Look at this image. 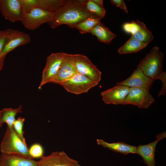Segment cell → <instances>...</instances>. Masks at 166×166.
<instances>
[{"instance_id":"cell-3","label":"cell","mask_w":166,"mask_h":166,"mask_svg":"<svg viewBox=\"0 0 166 166\" xmlns=\"http://www.w3.org/2000/svg\"><path fill=\"white\" fill-rule=\"evenodd\" d=\"M0 147L2 153L15 154L32 158L30 155L26 143L17 134L13 127L7 126Z\"/></svg>"},{"instance_id":"cell-30","label":"cell","mask_w":166,"mask_h":166,"mask_svg":"<svg viewBox=\"0 0 166 166\" xmlns=\"http://www.w3.org/2000/svg\"><path fill=\"white\" fill-rule=\"evenodd\" d=\"M6 56H4L0 57V72L3 67Z\"/></svg>"},{"instance_id":"cell-24","label":"cell","mask_w":166,"mask_h":166,"mask_svg":"<svg viewBox=\"0 0 166 166\" xmlns=\"http://www.w3.org/2000/svg\"><path fill=\"white\" fill-rule=\"evenodd\" d=\"M85 7L90 13L101 19L104 18L106 10L104 8L97 5L93 0H87L85 4Z\"/></svg>"},{"instance_id":"cell-17","label":"cell","mask_w":166,"mask_h":166,"mask_svg":"<svg viewBox=\"0 0 166 166\" xmlns=\"http://www.w3.org/2000/svg\"><path fill=\"white\" fill-rule=\"evenodd\" d=\"M0 166H38V161L17 154L1 153Z\"/></svg>"},{"instance_id":"cell-28","label":"cell","mask_w":166,"mask_h":166,"mask_svg":"<svg viewBox=\"0 0 166 166\" xmlns=\"http://www.w3.org/2000/svg\"><path fill=\"white\" fill-rule=\"evenodd\" d=\"M7 31L6 30H0V53L5 45Z\"/></svg>"},{"instance_id":"cell-8","label":"cell","mask_w":166,"mask_h":166,"mask_svg":"<svg viewBox=\"0 0 166 166\" xmlns=\"http://www.w3.org/2000/svg\"><path fill=\"white\" fill-rule=\"evenodd\" d=\"M155 101L149 90L141 87H131L123 105H132L139 108L147 109Z\"/></svg>"},{"instance_id":"cell-22","label":"cell","mask_w":166,"mask_h":166,"mask_svg":"<svg viewBox=\"0 0 166 166\" xmlns=\"http://www.w3.org/2000/svg\"><path fill=\"white\" fill-rule=\"evenodd\" d=\"M136 22L139 26V30L131 36L142 42L148 44L153 39L152 33L143 22L139 20H136Z\"/></svg>"},{"instance_id":"cell-12","label":"cell","mask_w":166,"mask_h":166,"mask_svg":"<svg viewBox=\"0 0 166 166\" xmlns=\"http://www.w3.org/2000/svg\"><path fill=\"white\" fill-rule=\"evenodd\" d=\"M24 9L37 7L54 13L65 6L72 0H20Z\"/></svg>"},{"instance_id":"cell-31","label":"cell","mask_w":166,"mask_h":166,"mask_svg":"<svg viewBox=\"0 0 166 166\" xmlns=\"http://www.w3.org/2000/svg\"><path fill=\"white\" fill-rule=\"evenodd\" d=\"M93 1L99 6L104 7L103 0H93Z\"/></svg>"},{"instance_id":"cell-20","label":"cell","mask_w":166,"mask_h":166,"mask_svg":"<svg viewBox=\"0 0 166 166\" xmlns=\"http://www.w3.org/2000/svg\"><path fill=\"white\" fill-rule=\"evenodd\" d=\"M148 44L131 36L128 41L117 50L120 54L134 53L146 47Z\"/></svg>"},{"instance_id":"cell-18","label":"cell","mask_w":166,"mask_h":166,"mask_svg":"<svg viewBox=\"0 0 166 166\" xmlns=\"http://www.w3.org/2000/svg\"><path fill=\"white\" fill-rule=\"evenodd\" d=\"M97 144L103 147L117 152L127 155L129 153H136V147L123 142L109 143L102 139H97Z\"/></svg>"},{"instance_id":"cell-6","label":"cell","mask_w":166,"mask_h":166,"mask_svg":"<svg viewBox=\"0 0 166 166\" xmlns=\"http://www.w3.org/2000/svg\"><path fill=\"white\" fill-rule=\"evenodd\" d=\"M98 84L99 83L93 81L88 77L77 73L60 85L68 92L80 94L87 93Z\"/></svg>"},{"instance_id":"cell-27","label":"cell","mask_w":166,"mask_h":166,"mask_svg":"<svg viewBox=\"0 0 166 166\" xmlns=\"http://www.w3.org/2000/svg\"><path fill=\"white\" fill-rule=\"evenodd\" d=\"M123 28L125 32L131 34L132 35L137 32L139 26L136 21H132L130 22L124 23L123 25Z\"/></svg>"},{"instance_id":"cell-10","label":"cell","mask_w":166,"mask_h":166,"mask_svg":"<svg viewBox=\"0 0 166 166\" xmlns=\"http://www.w3.org/2000/svg\"><path fill=\"white\" fill-rule=\"evenodd\" d=\"M0 11L5 18L11 22L22 20L23 9L20 0H0Z\"/></svg>"},{"instance_id":"cell-25","label":"cell","mask_w":166,"mask_h":166,"mask_svg":"<svg viewBox=\"0 0 166 166\" xmlns=\"http://www.w3.org/2000/svg\"><path fill=\"white\" fill-rule=\"evenodd\" d=\"M25 121L24 118L19 117L15 119L14 121L13 127L17 134L21 138L22 140L26 143L25 138L24 136V132L23 130V128L24 122Z\"/></svg>"},{"instance_id":"cell-29","label":"cell","mask_w":166,"mask_h":166,"mask_svg":"<svg viewBox=\"0 0 166 166\" xmlns=\"http://www.w3.org/2000/svg\"><path fill=\"white\" fill-rule=\"evenodd\" d=\"M110 2L112 4L115 5L116 7H118L124 10L125 13H128L127 8L124 0H111Z\"/></svg>"},{"instance_id":"cell-32","label":"cell","mask_w":166,"mask_h":166,"mask_svg":"<svg viewBox=\"0 0 166 166\" xmlns=\"http://www.w3.org/2000/svg\"><path fill=\"white\" fill-rule=\"evenodd\" d=\"M3 124L0 122V128L2 126Z\"/></svg>"},{"instance_id":"cell-23","label":"cell","mask_w":166,"mask_h":166,"mask_svg":"<svg viewBox=\"0 0 166 166\" xmlns=\"http://www.w3.org/2000/svg\"><path fill=\"white\" fill-rule=\"evenodd\" d=\"M100 20L96 17H89L77 24L74 28L77 29L81 34L90 33L92 29L101 22Z\"/></svg>"},{"instance_id":"cell-9","label":"cell","mask_w":166,"mask_h":166,"mask_svg":"<svg viewBox=\"0 0 166 166\" xmlns=\"http://www.w3.org/2000/svg\"><path fill=\"white\" fill-rule=\"evenodd\" d=\"M5 45L1 53L0 57L6 55L20 46L29 43L31 41L30 35L22 32L11 29H7Z\"/></svg>"},{"instance_id":"cell-4","label":"cell","mask_w":166,"mask_h":166,"mask_svg":"<svg viewBox=\"0 0 166 166\" xmlns=\"http://www.w3.org/2000/svg\"><path fill=\"white\" fill-rule=\"evenodd\" d=\"M53 14L37 7L26 9L23 10V19L21 22L26 28L34 30L42 24L47 23L51 19Z\"/></svg>"},{"instance_id":"cell-19","label":"cell","mask_w":166,"mask_h":166,"mask_svg":"<svg viewBox=\"0 0 166 166\" xmlns=\"http://www.w3.org/2000/svg\"><path fill=\"white\" fill-rule=\"evenodd\" d=\"M90 33L95 36L101 42L107 44H109L116 37V34L101 22L92 28Z\"/></svg>"},{"instance_id":"cell-2","label":"cell","mask_w":166,"mask_h":166,"mask_svg":"<svg viewBox=\"0 0 166 166\" xmlns=\"http://www.w3.org/2000/svg\"><path fill=\"white\" fill-rule=\"evenodd\" d=\"M164 59L163 53L158 46H155L140 61L137 68L154 81L158 79L162 81L166 80V72L162 70Z\"/></svg>"},{"instance_id":"cell-13","label":"cell","mask_w":166,"mask_h":166,"mask_svg":"<svg viewBox=\"0 0 166 166\" xmlns=\"http://www.w3.org/2000/svg\"><path fill=\"white\" fill-rule=\"evenodd\" d=\"M130 89L128 86L116 85L101 93L102 100L107 104L123 105Z\"/></svg>"},{"instance_id":"cell-21","label":"cell","mask_w":166,"mask_h":166,"mask_svg":"<svg viewBox=\"0 0 166 166\" xmlns=\"http://www.w3.org/2000/svg\"><path fill=\"white\" fill-rule=\"evenodd\" d=\"M22 112L21 105L16 109L4 108L0 111V122L6 123L8 127H13L15 116L18 113Z\"/></svg>"},{"instance_id":"cell-14","label":"cell","mask_w":166,"mask_h":166,"mask_svg":"<svg viewBox=\"0 0 166 166\" xmlns=\"http://www.w3.org/2000/svg\"><path fill=\"white\" fill-rule=\"evenodd\" d=\"M166 132L158 134L154 141L144 145L136 147V153L142 157L144 162L148 166H156L155 156V149L158 142L166 137Z\"/></svg>"},{"instance_id":"cell-11","label":"cell","mask_w":166,"mask_h":166,"mask_svg":"<svg viewBox=\"0 0 166 166\" xmlns=\"http://www.w3.org/2000/svg\"><path fill=\"white\" fill-rule=\"evenodd\" d=\"M38 166H81L78 161L63 151L55 152L43 156L38 161Z\"/></svg>"},{"instance_id":"cell-7","label":"cell","mask_w":166,"mask_h":166,"mask_svg":"<svg viewBox=\"0 0 166 166\" xmlns=\"http://www.w3.org/2000/svg\"><path fill=\"white\" fill-rule=\"evenodd\" d=\"M65 53L62 52L53 53L47 57L46 65L43 71L39 89L47 83H51L62 65Z\"/></svg>"},{"instance_id":"cell-26","label":"cell","mask_w":166,"mask_h":166,"mask_svg":"<svg viewBox=\"0 0 166 166\" xmlns=\"http://www.w3.org/2000/svg\"><path fill=\"white\" fill-rule=\"evenodd\" d=\"M29 153L32 158H40L43 156V149L39 144H35L32 145L29 148Z\"/></svg>"},{"instance_id":"cell-1","label":"cell","mask_w":166,"mask_h":166,"mask_svg":"<svg viewBox=\"0 0 166 166\" xmlns=\"http://www.w3.org/2000/svg\"><path fill=\"white\" fill-rule=\"evenodd\" d=\"M87 0H72L67 5L53 13L47 23L53 29L62 24L74 28L76 25L87 18L95 17L86 9L85 4Z\"/></svg>"},{"instance_id":"cell-5","label":"cell","mask_w":166,"mask_h":166,"mask_svg":"<svg viewBox=\"0 0 166 166\" xmlns=\"http://www.w3.org/2000/svg\"><path fill=\"white\" fill-rule=\"evenodd\" d=\"M73 64L77 73L99 83L101 72L86 56L81 54H72Z\"/></svg>"},{"instance_id":"cell-16","label":"cell","mask_w":166,"mask_h":166,"mask_svg":"<svg viewBox=\"0 0 166 166\" xmlns=\"http://www.w3.org/2000/svg\"><path fill=\"white\" fill-rule=\"evenodd\" d=\"M77 73L73 64L72 54L66 53L62 65L51 83L60 85Z\"/></svg>"},{"instance_id":"cell-15","label":"cell","mask_w":166,"mask_h":166,"mask_svg":"<svg viewBox=\"0 0 166 166\" xmlns=\"http://www.w3.org/2000/svg\"><path fill=\"white\" fill-rule=\"evenodd\" d=\"M154 81L145 75L141 69L137 68L128 77L123 81L117 83L116 85L129 87H141L149 90Z\"/></svg>"}]
</instances>
